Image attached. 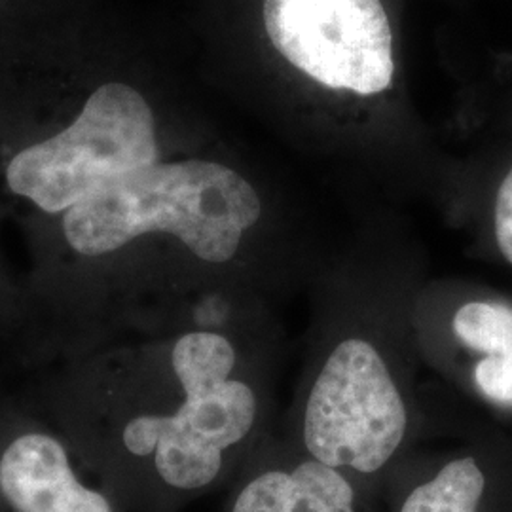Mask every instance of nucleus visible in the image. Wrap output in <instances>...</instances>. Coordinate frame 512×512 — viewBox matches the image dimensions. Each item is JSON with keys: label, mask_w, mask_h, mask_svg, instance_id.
I'll return each mask as SVG.
<instances>
[{"label": "nucleus", "mask_w": 512, "mask_h": 512, "mask_svg": "<svg viewBox=\"0 0 512 512\" xmlns=\"http://www.w3.org/2000/svg\"><path fill=\"white\" fill-rule=\"evenodd\" d=\"M418 291L399 277L332 283L279 423L300 452L351 476L376 499L427 423L412 325Z\"/></svg>", "instance_id": "obj_2"}, {"label": "nucleus", "mask_w": 512, "mask_h": 512, "mask_svg": "<svg viewBox=\"0 0 512 512\" xmlns=\"http://www.w3.org/2000/svg\"><path fill=\"white\" fill-rule=\"evenodd\" d=\"M277 55L308 84L348 99H378L395 84V37L382 0H264Z\"/></svg>", "instance_id": "obj_6"}, {"label": "nucleus", "mask_w": 512, "mask_h": 512, "mask_svg": "<svg viewBox=\"0 0 512 512\" xmlns=\"http://www.w3.org/2000/svg\"><path fill=\"white\" fill-rule=\"evenodd\" d=\"M418 444L385 480L382 512H512V431L446 385L425 387Z\"/></svg>", "instance_id": "obj_4"}, {"label": "nucleus", "mask_w": 512, "mask_h": 512, "mask_svg": "<svg viewBox=\"0 0 512 512\" xmlns=\"http://www.w3.org/2000/svg\"><path fill=\"white\" fill-rule=\"evenodd\" d=\"M0 512H129L23 393L0 395Z\"/></svg>", "instance_id": "obj_8"}, {"label": "nucleus", "mask_w": 512, "mask_h": 512, "mask_svg": "<svg viewBox=\"0 0 512 512\" xmlns=\"http://www.w3.org/2000/svg\"><path fill=\"white\" fill-rule=\"evenodd\" d=\"M156 162L160 148L147 99L124 82H109L88 97L69 128L16 154L6 181L42 211L59 213Z\"/></svg>", "instance_id": "obj_5"}, {"label": "nucleus", "mask_w": 512, "mask_h": 512, "mask_svg": "<svg viewBox=\"0 0 512 512\" xmlns=\"http://www.w3.org/2000/svg\"><path fill=\"white\" fill-rule=\"evenodd\" d=\"M505 427H509V429H511V431H512V421H511V423H507V425H505Z\"/></svg>", "instance_id": "obj_11"}, {"label": "nucleus", "mask_w": 512, "mask_h": 512, "mask_svg": "<svg viewBox=\"0 0 512 512\" xmlns=\"http://www.w3.org/2000/svg\"><path fill=\"white\" fill-rule=\"evenodd\" d=\"M23 395L129 512H181L224 492L279 431L266 351L224 330L86 359Z\"/></svg>", "instance_id": "obj_1"}, {"label": "nucleus", "mask_w": 512, "mask_h": 512, "mask_svg": "<svg viewBox=\"0 0 512 512\" xmlns=\"http://www.w3.org/2000/svg\"><path fill=\"white\" fill-rule=\"evenodd\" d=\"M492 236L495 251L512 268V162L495 184L492 198Z\"/></svg>", "instance_id": "obj_10"}, {"label": "nucleus", "mask_w": 512, "mask_h": 512, "mask_svg": "<svg viewBox=\"0 0 512 512\" xmlns=\"http://www.w3.org/2000/svg\"><path fill=\"white\" fill-rule=\"evenodd\" d=\"M262 217L255 186L228 165L156 162L71 207L65 238L78 255H110L145 234H167L207 266L234 262Z\"/></svg>", "instance_id": "obj_3"}, {"label": "nucleus", "mask_w": 512, "mask_h": 512, "mask_svg": "<svg viewBox=\"0 0 512 512\" xmlns=\"http://www.w3.org/2000/svg\"><path fill=\"white\" fill-rule=\"evenodd\" d=\"M222 512H382L351 476L300 452L279 431L224 490Z\"/></svg>", "instance_id": "obj_9"}, {"label": "nucleus", "mask_w": 512, "mask_h": 512, "mask_svg": "<svg viewBox=\"0 0 512 512\" xmlns=\"http://www.w3.org/2000/svg\"><path fill=\"white\" fill-rule=\"evenodd\" d=\"M421 365L440 384L512 421V298L471 283L421 287L412 310Z\"/></svg>", "instance_id": "obj_7"}]
</instances>
